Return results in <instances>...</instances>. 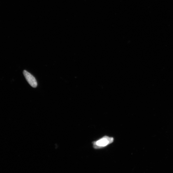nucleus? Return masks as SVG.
<instances>
[{
  "mask_svg": "<svg viewBox=\"0 0 173 173\" xmlns=\"http://www.w3.org/2000/svg\"><path fill=\"white\" fill-rule=\"evenodd\" d=\"M113 137L105 136L102 138L92 142L93 147L95 149H99L104 148L114 142Z\"/></svg>",
  "mask_w": 173,
  "mask_h": 173,
  "instance_id": "1",
  "label": "nucleus"
},
{
  "mask_svg": "<svg viewBox=\"0 0 173 173\" xmlns=\"http://www.w3.org/2000/svg\"><path fill=\"white\" fill-rule=\"evenodd\" d=\"M23 74L29 84L32 87H36L37 86V82L33 76L26 70L24 71Z\"/></svg>",
  "mask_w": 173,
  "mask_h": 173,
  "instance_id": "2",
  "label": "nucleus"
}]
</instances>
